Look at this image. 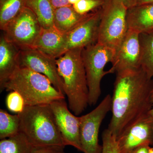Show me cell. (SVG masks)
I'll use <instances>...</instances> for the list:
<instances>
[{
	"mask_svg": "<svg viewBox=\"0 0 153 153\" xmlns=\"http://www.w3.org/2000/svg\"><path fill=\"white\" fill-rule=\"evenodd\" d=\"M25 7L35 14L44 29L54 27V8L49 0H25Z\"/></svg>",
	"mask_w": 153,
	"mask_h": 153,
	"instance_id": "cell-18",
	"label": "cell"
},
{
	"mask_svg": "<svg viewBox=\"0 0 153 153\" xmlns=\"http://www.w3.org/2000/svg\"><path fill=\"white\" fill-rule=\"evenodd\" d=\"M42 29L35 14L25 7L2 31L7 41L22 50L33 48Z\"/></svg>",
	"mask_w": 153,
	"mask_h": 153,
	"instance_id": "cell-7",
	"label": "cell"
},
{
	"mask_svg": "<svg viewBox=\"0 0 153 153\" xmlns=\"http://www.w3.org/2000/svg\"><path fill=\"white\" fill-rule=\"evenodd\" d=\"M128 9L118 0H105L97 43L116 51L128 31Z\"/></svg>",
	"mask_w": 153,
	"mask_h": 153,
	"instance_id": "cell-5",
	"label": "cell"
},
{
	"mask_svg": "<svg viewBox=\"0 0 153 153\" xmlns=\"http://www.w3.org/2000/svg\"><path fill=\"white\" fill-rule=\"evenodd\" d=\"M63 42V35L55 28H43L33 48L57 59L60 56Z\"/></svg>",
	"mask_w": 153,
	"mask_h": 153,
	"instance_id": "cell-16",
	"label": "cell"
},
{
	"mask_svg": "<svg viewBox=\"0 0 153 153\" xmlns=\"http://www.w3.org/2000/svg\"><path fill=\"white\" fill-rule=\"evenodd\" d=\"M151 100H152V109H151L150 111V114L153 118V82L152 90H151Z\"/></svg>",
	"mask_w": 153,
	"mask_h": 153,
	"instance_id": "cell-31",
	"label": "cell"
},
{
	"mask_svg": "<svg viewBox=\"0 0 153 153\" xmlns=\"http://www.w3.org/2000/svg\"><path fill=\"white\" fill-rule=\"evenodd\" d=\"M149 153H153V146L152 147H150L149 149Z\"/></svg>",
	"mask_w": 153,
	"mask_h": 153,
	"instance_id": "cell-33",
	"label": "cell"
},
{
	"mask_svg": "<svg viewBox=\"0 0 153 153\" xmlns=\"http://www.w3.org/2000/svg\"><path fill=\"white\" fill-rule=\"evenodd\" d=\"M18 114L20 132L33 146H66L50 104L25 106Z\"/></svg>",
	"mask_w": 153,
	"mask_h": 153,
	"instance_id": "cell-3",
	"label": "cell"
},
{
	"mask_svg": "<svg viewBox=\"0 0 153 153\" xmlns=\"http://www.w3.org/2000/svg\"><path fill=\"white\" fill-rule=\"evenodd\" d=\"M25 7V0H0V29L3 30Z\"/></svg>",
	"mask_w": 153,
	"mask_h": 153,
	"instance_id": "cell-21",
	"label": "cell"
},
{
	"mask_svg": "<svg viewBox=\"0 0 153 153\" xmlns=\"http://www.w3.org/2000/svg\"><path fill=\"white\" fill-rule=\"evenodd\" d=\"M141 68L149 78H153V31L140 34Z\"/></svg>",
	"mask_w": 153,
	"mask_h": 153,
	"instance_id": "cell-19",
	"label": "cell"
},
{
	"mask_svg": "<svg viewBox=\"0 0 153 153\" xmlns=\"http://www.w3.org/2000/svg\"><path fill=\"white\" fill-rule=\"evenodd\" d=\"M82 48L68 50L56 59L58 73L63 80L68 107L79 116L88 105L89 91L82 57Z\"/></svg>",
	"mask_w": 153,
	"mask_h": 153,
	"instance_id": "cell-2",
	"label": "cell"
},
{
	"mask_svg": "<svg viewBox=\"0 0 153 153\" xmlns=\"http://www.w3.org/2000/svg\"><path fill=\"white\" fill-rule=\"evenodd\" d=\"M121 2L128 9L136 6L137 0H118Z\"/></svg>",
	"mask_w": 153,
	"mask_h": 153,
	"instance_id": "cell-29",
	"label": "cell"
},
{
	"mask_svg": "<svg viewBox=\"0 0 153 153\" xmlns=\"http://www.w3.org/2000/svg\"><path fill=\"white\" fill-rule=\"evenodd\" d=\"M20 67L47 76L53 86L65 95L63 80L58 73L56 59L34 48L21 50Z\"/></svg>",
	"mask_w": 153,
	"mask_h": 153,
	"instance_id": "cell-11",
	"label": "cell"
},
{
	"mask_svg": "<svg viewBox=\"0 0 153 153\" xmlns=\"http://www.w3.org/2000/svg\"><path fill=\"white\" fill-rule=\"evenodd\" d=\"M20 132L18 114H11L6 111L0 109V139L13 137Z\"/></svg>",
	"mask_w": 153,
	"mask_h": 153,
	"instance_id": "cell-22",
	"label": "cell"
},
{
	"mask_svg": "<svg viewBox=\"0 0 153 153\" xmlns=\"http://www.w3.org/2000/svg\"><path fill=\"white\" fill-rule=\"evenodd\" d=\"M54 8H59L61 7L70 5L68 0H49Z\"/></svg>",
	"mask_w": 153,
	"mask_h": 153,
	"instance_id": "cell-27",
	"label": "cell"
},
{
	"mask_svg": "<svg viewBox=\"0 0 153 153\" xmlns=\"http://www.w3.org/2000/svg\"><path fill=\"white\" fill-rule=\"evenodd\" d=\"M5 89L20 94L25 106L50 104L65 99V95L55 88L47 76L27 68L19 67L6 83Z\"/></svg>",
	"mask_w": 153,
	"mask_h": 153,
	"instance_id": "cell-4",
	"label": "cell"
},
{
	"mask_svg": "<svg viewBox=\"0 0 153 153\" xmlns=\"http://www.w3.org/2000/svg\"><path fill=\"white\" fill-rule=\"evenodd\" d=\"M140 33L128 29L116 51L109 69L111 74L136 71L141 68V45Z\"/></svg>",
	"mask_w": 153,
	"mask_h": 153,
	"instance_id": "cell-12",
	"label": "cell"
},
{
	"mask_svg": "<svg viewBox=\"0 0 153 153\" xmlns=\"http://www.w3.org/2000/svg\"><path fill=\"white\" fill-rule=\"evenodd\" d=\"M88 14L78 13L71 5L55 9L54 27L61 34L65 35L79 25Z\"/></svg>",
	"mask_w": 153,
	"mask_h": 153,
	"instance_id": "cell-17",
	"label": "cell"
},
{
	"mask_svg": "<svg viewBox=\"0 0 153 153\" xmlns=\"http://www.w3.org/2000/svg\"><path fill=\"white\" fill-rule=\"evenodd\" d=\"M128 29L140 33L153 31V4L136 5L128 9Z\"/></svg>",
	"mask_w": 153,
	"mask_h": 153,
	"instance_id": "cell-15",
	"label": "cell"
},
{
	"mask_svg": "<svg viewBox=\"0 0 153 153\" xmlns=\"http://www.w3.org/2000/svg\"><path fill=\"white\" fill-rule=\"evenodd\" d=\"M6 104L10 111L17 114L22 112L25 107L24 99L16 91H11L8 94L6 98Z\"/></svg>",
	"mask_w": 153,
	"mask_h": 153,
	"instance_id": "cell-23",
	"label": "cell"
},
{
	"mask_svg": "<svg viewBox=\"0 0 153 153\" xmlns=\"http://www.w3.org/2000/svg\"><path fill=\"white\" fill-rule=\"evenodd\" d=\"M116 51L104 45L96 43L83 48L82 61L85 67L89 91L88 105H95L101 94V82L103 76L111 74L104 68L112 62Z\"/></svg>",
	"mask_w": 153,
	"mask_h": 153,
	"instance_id": "cell-6",
	"label": "cell"
},
{
	"mask_svg": "<svg viewBox=\"0 0 153 153\" xmlns=\"http://www.w3.org/2000/svg\"><path fill=\"white\" fill-rule=\"evenodd\" d=\"M105 1V0H80L72 6L78 13L85 15L101 8Z\"/></svg>",
	"mask_w": 153,
	"mask_h": 153,
	"instance_id": "cell-24",
	"label": "cell"
},
{
	"mask_svg": "<svg viewBox=\"0 0 153 153\" xmlns=\"http://www.w3.org/2000/svg\"><path fill=\"white\" fill-rule=\"evenodd\" d=\"M64 148L60 146H33L31 153H65Z\"/></svg>",
	"mask_w": 153,
	"mask_h": 153,
	"instance_id": "cell-26",
	"label": "cell"
},
{
	"mask_svg": "<svg viewBox=\"0 0 153 153\" xmlns=\"http://www.w3.org/2000/svg\"><path fill=\"white\" fill-rule=\"evenodd\" d=\"M116 74L111 96L112 117L108 129L117 137L129 124L150 111L153 78L141 68Z\"/></svg>",
	"mask_w": 153,
	"mask_h": 153,
	"instance_id": "cell-1",
	"label": "cell"
},
{
	"mask_svg": "<svg viewBox=\"0 0 153 153\" xmlns=\"http://www.w3.org/2000/svg\"><path fill=\"white\" fill-rule=\"evenodd\" d=\"M101 7L89 13L79 25L69 33L63 35L64 42L60 56L70 49H83L97 43L101 19Z\"/></svg>",
	"mask_w": 153,
	"mask_h": 153,
	"instance_id": "cell-10",
	"label": "cell"
},
{
	"mask_svg": "<svg viewBox=\"0 0 153 153\" xmlns=\"http://www.w3.org/2000/svg\"><path fill=\"white\" fill-rule=\"evenodd\" d=\"M21 50L4 36L0 39V92L5 89V85L10 77L20 67Z\"/></svg>",
	"mask_w": 153,
	"mask_h": 153,
	"instance_id": "cell-14",
	"label": "cell"
},
{
	"mask_svg": "<svg viewBox=\"0 0 153 153\" xmlns=\"http://www.w3.org/2000/svg\"><path fill=\"white\" fill-rule=\"evenodd\" d=\"M55 122L66 146H71L82 152L80 140V117L69 111L65 99L50 104Z\"/></svg>",
	"mask_w": 153,
	"mask_h": 153,
	"instance_id": "cell-13",
	"label": "cell"
},
{
	"mask_svg": "<svg viewBox=\"0 0 153 153\" xmlns=\"http://www.w3.org/2000/svg\"><path fill=\"white\" fill-rule=\"evenodd\" d=\"M33 146L21 132L0 141V153H31Z\"/></svg>",
	"mask_w": 153,
	"mask_h": 153,
	"instance_id": "cell-20",
	"label": "cell"
},
{
	"mask_svg": "<svg viewBox=\"0 0 153 153\" xmlns=\"http://www.w3.org/2000/svg\"><path fill=\"white\" fill-rule=\"evenodd\" d=\"M111 108V96L108 94L94 109L80 117V140L82 152L102 153V146L99 143L100 128Z\"/></svg>",
	"mask_w": 153,
	"mask_h": 153,
	"instance_id": "cell-8",
	"label": "cell"
},
{
	"mask_svg": "<svg viewBox=\"0 0 153 153\" xmlns=\"http://www.w3.org/2000/svg\"><path fill=\"white\" fill-rule=\"evenodd\" d=\"M120 153H128L140 146H153V118L150 111L135 120L117 137Z\"/></svg>",
	"mask_w": 153,
	"mask_h": 153,
	"instance_id": "cell-9",
	"label": "cell"
},
{
	"mask_svg": "<svg viewBox=\"0 0 153 153\" xmlns=\"http://www.w3.org/2000/svg\"><path fill=\"white\" fill-rule=\"evenodd\" d=\"M150 147L149 145H142L135 148L128 153H149Z\"/></svg>",
	"mask_w": 153,
	"mask_h": 153,
	"instance_id": "cell-28",
	"label": "cell"
},
{
	"mask_svg": "<svg viewBox=\"0 0 153 153\" xmlns=\"http://www.w3.org/2000/svg\"><path fill=\"white\" fill-rule=\"evenodd\" d=\"M102 153H120L116 137L108 128L102 133Z\"/></svg>",
	"mask_w": 153,
	"mask_h": 153,
	"instance_id": "cell-25",
	"label": "cell"
},
{
	"mask_svg": "<svg viewBox=\"0 0 153 153\" xmlns=\"http://www.w3.org/2000/svg\"><path fill=\"white\" fill-rule=\"evenodd\" d=\"M153 4V0H137L136 5Z\"/></svg>",
	"mask_w": 153,
	"mask_h": 153,
	"instance_id": "cell-30",
	"label": "cell"
},
{
	"mask_svg": "<svg viewBox=\"0 0 153 153\" xmlns=\"http://www.w3.org/2000/svg\"><path fill=\"white\" fill-rule=\"evenodd\" d=\"M80 1V0H68V2L71 5H74V4L78 3Z\"/></svg>",
	"mask_w": 153,
	"mask_h": 153,
	"instance_id": "cell-32",
	"label": "cell"
}]
</instances>
